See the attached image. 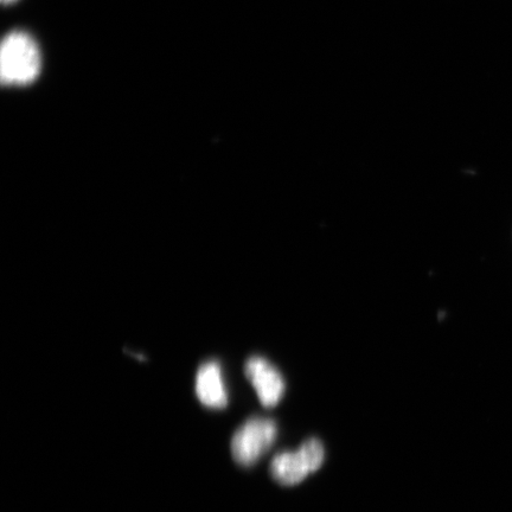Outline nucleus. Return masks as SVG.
Returning a JSON list of instances; mask_svg holds the SVG:
<instances>
[{
    "label": "nucleus",
    "mask_w": 512,
    "mask_h": 512,
    "mask_svg": "<svg viewBox=\"0 0 512 512\" xmlns=\"http://www.w3.org/2000/svg\"><path fill=\"white\" fill-rule=\"evenodd\" d=\"M275 422L266 418H252L235 432L232 439V454L235 462L252 466L265 456L277 439Z\"/></svg>",
    "instance_id": "3"
},
{
    "label": "nucleus",
    "mask_w": 512,
    "mask_h": 512,
    "mask_svg": "<svg viewBox=\"0 0 512 512\" xmlns=\"http://www.w3.org/2000/svg\"><path fill=\"white\" fill-rule=\"evenodd\" d=\"M18 2V0H2V3L5 5H11Z\"/></svg>",
    "instance_id": "6"
},
{
    "label": "nucleus",
    "mask_w": 512,
    "mask_h": 512,
    "mask_svg": "<svg viewBox=\"0 0 512 512\" xmlns=\"http://www.w3.org/2000/svg\"><path fill=\"white\" fill-rule=\"evenodd\" d=\"M245 374L258 394L262 406L273 408L283 399L286 388L284 377L266 358L260 356L249 358Z\"/></svg>",
    "instance_id": "4"
},
{
    "label": "nucleus",
    "mask_w": 512,
    "mask_h": 512,
    "mask_svg": "<svg viewBox=\"0 0 512 512\" xmlns=\"http://www.w3.org/2000/svg\"><path fill=\"white\" fill-rule=\"evenodd\" d=\"M325 451L322 441L312 438L296 452H283L271 463V475L281 485H297L322 467Z\"/></svg>",
    "instance_id": "2"
},
{
    "label": "nucleus",
    "mask_w": 512,
    "mask_h": 512,
    "mask_svg": "<svg viewBox=\"0 0 512 512\" xmlns=\"http://www.w3.org/2000/svg\"><path fill=\"white\" fill-rule=\"evenodd\" d=\"M41 69V50L34 37L25 31H12L4 37L0 49V79L4 86L31 85Z\"/></svg>",
    "instance_id": "1"
},
{
    "label": "nucleus",
    "mask_w": 512,
    "mask_h": 512,
    "mask_svg": "<svg viewBox=\"0 0 512 512\" xmlns=\"http://www.w3.org/2000/svg\"><path fill=\"white\" fill-rule=\"evenodd\" d=\"M196 394L203 406L223 409L228 405V394L219 362L203 363L196 375Z\"/></svg>",
    "instance_id": "5"
}]
</instances>
